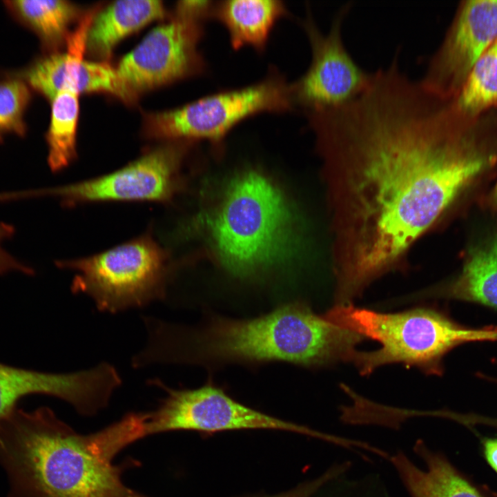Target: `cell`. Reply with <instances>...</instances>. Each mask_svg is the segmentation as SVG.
<instances>
[{
	"label": "cell",
	"mask_w": 497,
	"mask_h": 497,
	"mask_svg": "<svg viewBox=\"0 0 497 497\" xmlns=\"http://www.w3.org/2000/svg\"><path fill=\"white\" fill-rule=\"evenodd\" d=\"M322 159L337 285L362 294L497 160V121L471 116L403 72L396 52L370 87L307 115Z\"/></svg>",
	"instance_id": "cell-1"
},
{
	"label": "cell",
	"mask_w": 497,
	"mask_h": 497,
	"mask_svg": "<svg viewBox=\"0 0 497 497\" xmlns=\"http://www.w3.org/2000/svg\"><path fill=\"white\" fill-rule=\"evenodd\" d=\"M145 363L259 364L273 361L307 367L351 362L364 337L341 328L304 302L288 303L249 319L219 315L198 327L148 320Z\"/></svg>",
	"instance_id": "cell-2"
},
{
	"label": "cell",
	"mask_w": 497,
	"mask_h": 497,
	"mask_svg": "<svg viewBox=\"0 0 497 497\" xmlns=\"http://www.w3.org/2000/svg\"><path fill=\"white\" fill-rule=\"evenodd\" d=\"M143 414L82 435L49 408L14 412L0 424V456L21 497H148L123 483L128 463L113 462L145 437Z\"/></svg>",
	"instance_id": "cell-3"
},
{
	"label": "cell",
	"mask_w": 497,
	"mask_h": 497,
	"mask_svg": "<svg viewBox=\"0 0 497 497\" xmlns=\"http://www.w3.org/2000/svg\"><path fill=\"white\" fill-rule=\"evenodd\" d=\"M209 228L220 262L240 276L287 260L300 244L298 221L287 200L255 172L231 181Z\"/></svg>",
	"instance_id": "cell-4"
},
{
	"label": "cell",
	"mask_w": 497,
	"mask_h": 497,
	"mask_svg": "<svg viewBox=\"0 0 497 497\" xmlns=\"http://www.w3.org/2000/svg\"><path fill=\"white\" fill-rule=\"evenodd\" d=\"M323 316L331 323L377 341L379 349L356 351L351 362L362 376L399 363L427 375L440 376L445 355L470 342L497 340V327L471 328L431 306L383 313L352 304L335 305Z\"/></svg>",
	"instance_id": "cell-5"
},
{
	"label": "cell",
	"mask_w": 497,
	"mask_h": 497,
	"mask_svg": "<svg viewBox=\"0 0 497 497\" xmlns=\"http://www.w3.org/2000/svg\"><path fill=\"white\" fill-rule=\"evenodd\" d=\"M72 271L73 293L90 298L98 311L117 313L165 298L167 256L149 235H143L87 257L57 261Z\"/></svg>",
	"instance_id": "cell-6"
},
{
	"label": "cell",
	"mask_w": 497,
	"mask_h": 497,
	"mask_svg": "<svg viewBox=\"0 0 497 497\" xmlns=\"http://www.w3.org/2000/svg\"><path fill=\"white\" fill-rule=\"evenodd\" d=\"M294 108L291 84L275 72L246 87L211 94L175 109L145 114L144 133L153 139L216 142L247 117Z\"/></svg>",
	"instance_id": "cell-7"
},
{
	"label": "cell",
	"mask_w": 497,
	"mask_h": 497,
	"mask_svg": "<svg viewBox=\"0 0 497 497\" xmlns=\"http://www.w3.org/2000/svg\"><path fill=\"white\" fill-rule=\"evenodd\" d=\"M148 384L165 392L157 407L147 412V436L188 430L213 433L238 429H277L295 432L335 445L338 438L286 422L250 408L208 382L193 389H173L159 378Z\"/></svg>",
	"instance_id": "cell-8"
},
{
	"label": "cell",
	"mask_w": 497,
	"mask_h": 497,
	"mask_svg": "<svg viewBox=\"0 0 497 497\" xmlns=\"http://www.w3.org/2000/svg\"><path fill=\"white\" fill-rule=\"evenodd\" d=\"M353 7L347 2L334 16L329 32L317 26L310 8L302 21L312 58L307 70L291 84L295 106L305 115L336 108L353 100L371 86L375 72L362 69L347 50L342 26Z\"/></svg>",
	"instance_id": "cell-9"
},
{
	"label": "cell",
	"mask_w": 497,
	"mask_h": 497,
	"mask_svg": "<svg viewBox=\"0 0 497 497\" xmlns=\"http://www.w3.org/2000/svg\"><path fill=\"white\" fill-rule=\"evenodd\" d=\"M181 155L177 144H164L109 174L59 187L10 192L8 198L50 196L66 206L101 201L167 202L177 188Z\"/></svg>",
	"instance_id": "cell-10"
},
{
	"label": "cell",
	"mask_w": 497,
	"mask_h": 497,
	"mask_svg": "<svg viewBox=\"0 0 497 497\" xmlns=\"http://www.w3.org/2000/svg\"><path fill=\"white\" fill-rule=\"evenodd\" d=\"M203 20L175 12L121 59L115 68L120 79L137 96L205 71V60L198 49Z\"/></svg>",
	"instance_id": "cell-11"
},
{
	"label": "cell",
	"mask_w": 497,
	"mask_h": 497,
	"mask_svg": "<svg viewBox=\"0 0 497 497\" xmlns=\"http://www.w3.org/2000/svg\"><path fill=\"white\" fill-rule=\"evenodd\" d=\"M496 38L497 0L460 1L419 81L439 97L456 98L476 62Z\"/></svg>",
	"instance_id": "cell-12"
},
{
	"label": "cell",
	"mask_w": 497,
	"mask_h": 497,
	"mask_svg": "<svg viewBox=\"0 0 497 497\" xmlns=\"http://www.w3.org/2000/svg\"><path fill=\"white\" fill-rule=\"evenodd\" d=\"M121 384L116 368L106 362L67 373L26 370L0 364V424L12 416L21 398L30 394L59 398L79 414L92 416L109 405Z\"/></svg>",
	"instance_id": "cell-13"
},
{
	"label": "cell",
	"mask_w": 497,
	"mask_h": 497,
	"mask_svg": "<svg viewBox=\"0 0 497 497\" xmlns=\"http://www.w3.org/2000/svg\"><path fill=\"white\" fill-rule=\"evenodd\" d=\"M95 12L85 14L77 29L70 35L66 52L57 51L41 57L14 77L50 101L60 91L71 90L79 94L108 92L127 104L134 103L137 96L120 79L115 68L106 61L84 59L86 34Z\"/></svg>",
	"instance_id": "cell-14"
},
{
	"label": "cell",
	"mask_w": 497,
	"mask_h": 497,
	"mask_svg": "<svg viewBox=\"0 0 497 497\" xmlns=\"http://www.w3.org/2000/svg\"><path fill=\"white\" fill-rule=\"evenodd\" d=\"M413 450L424 463L419 467L402 450L390 456L409 497H485L441 453L421 438Z\"/></svg>",
	"instance_id": "cell-15"
},
{
	"label": "cell",
	"mask_w": 497,
	"mask_h": 497,
	"mask_svg": "<svg viewBox=\"0 0 497 497\" xmlns=\"http://www.w3.org/2000/svg\"><path fill=\"white\" fill-rule=\"evenodd\" d=\"M165 11L161 1L125 0L112 3L95 12L86 34V53L106 61L121 39L151 21L163 18Z\"/></svg>",
	"instance_id": "cell-16"
},
{
	"label": "cell",
	"mask_w": 497,
	"mask_h": 497,
	"mask_svg": "<svg viewBox=\"0 0 497 497\" xmlns=\"http://www.w3.org/2000/svg\"><path fill=\"white\" fill-rule=\"evenodd\" d=\"M280 0H226L213 3L209 17L226 28L232 47L263 51L276 21L287 14Z\"/></svg>",
	"instance_id": "cell-17"
},
{
	"label": "cell",
	"mask_w": 497,
	"mask_h": 497,
	"mask_svg": "<svg viewBox=\"0 0 497 497\" xmlns=\"http://www.w3.org/2000/svg\"><path fill=\"white\" fill-rule=\"evenodd\" d=\"M431 293L497 309V236L473 249L460 275Z\"/></svg>",
	"instance_id": "cell-18"
},
{
	"label": "cell",
	"mask_w": 497,
	"mask_h": 497,
	"mask_svg": "<svg viewBox=\"0 0 497 497\" xmlns=\"http://www.w3.org/2000/svg\"><path fill=\"white\" fill-rule=\"evenodd\" d=\"M4 4L17 21L38 36L43 46L54 50L66 44L68 28L81 12L77 6L63 0H14Z\"/></svg>",
	"instance_id": "cell-19"
},
{
	"label": "cell",
	"mask_w": 497,
	"mask_h": 497,
	"mask_svg": "<svg viewBox=\"0 0 497 497\" xmlns=\"http://www.w3.org/2000/svg\"><path fill=\"white\" fill-rule=\"evenodd\" d=\"M79 95L71 90H63L51 101L50 125L45 137L47 161L53 172L64 169L77 157Z\"/></svg>",
	"instance_id": "cell-20"
},
{
	"label": "cell",
	"mask_w": 497,
	"mask_h": 497,
	"mask_svg": "<svg viewBox=\"0 0 497 497\" xmlns=\"http://www.w3.org/2000/svg\"><path fill=\"white\" fill-rule=\"evenodd\" d=\"M455 99L460 110L469 115L497 108V38L476 62Z\"/></svg>",
	"instance_id": "cell-21"
},
{
	"label": "cell",
	"mask_w": 497,
	"mask_h": 497,
	"mask_svg": "<svg viewBox=\"0 0 497 497\" xmlns=\"http://www.w3.org/2000/svg\"><path fill=\"white\" fill-rule=\"evenodd\" d=\"M31 97L30 87L21 79L0 81V142L8 134L25 136L24 115Z\"/></svg>",
	"instance_id": "cell-22"
},
{
	"label": "cell",
	"mask_w": 497,
	"mask_h": 497,
	"mask_svg": "<svg viewBox=\"0 0 497 497\" xmlns=\"http://www.w3.org/2000/svg\"><path fill=\"white\" fill-rule=\"evenodd\" d=\"M347 474L336 476L327 483L328 497H391L378 476L351 478Z\"/></svg>",
	"instance_id": "cell-23"
},
{
	"label": "cell",
	"mask_w": 497,
	"mask_h": 497,
	"mask_svg": "<svg viewBox=\"0 0 497 497\" xmlns=\"http://www.w3.org/2000/svg\"><path fill=\"white\" fill-rule=\"evenodd\" d=\"M14 227L8 223L0 222V275L17 271L32 275L33 269L7 252L1 246L3 240L11 238L14 234Z\"/></svg>",
	"instance_id": "cell-24"
},
{
	"label": "cell",
	"mask_w": 497,
	"mask_h": 497,
	"mask_svg": "<svg viewBox=\"0 0 497 497\" xmlns=\"http://www.w3.org/2000/svg\"><path fill=\"white\" fill-rule=\"evenodd\" d=\"M346 466L342 462L332 465L324 474L303 486L274 497H311L321 487L335 477L344 474Z\"/></svg>",
	"instance_id": "cell-25"
},
{
	"label": "cell",
	"mask_w": 497,
	"mask_h": 497,
	"mask_svg": "<svg viewBox=\"0 0 497 497\" xmlns=\"http://www.w3.org/2000/svg\"><path fill=\"white\" fill-rule=\"evenodd\" d=\"M482 443L487 462L497 473V438H485Z\"/></svg>",
	"instance_id": "cell-26"
},
{
	"label": "cell",
	"mask_w": 497,
	"mask_h": 497,
	"mask_svg": "<svg viewBox=\"0 0 497 497\" xmlns=\"http://www.w3.org/2000/svg\"><path fill=\"white\" fill-rule=\"evenodd\" d=\"M495 196H496V199H497V184H496V188H495Z\"/></svg>",
	"instance_id": "cell-27"
}]
</instances>
